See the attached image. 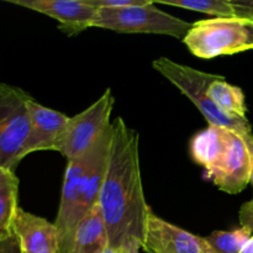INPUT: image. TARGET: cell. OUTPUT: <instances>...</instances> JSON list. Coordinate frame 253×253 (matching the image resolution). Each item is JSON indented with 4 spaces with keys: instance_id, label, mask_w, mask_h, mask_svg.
<instances>
[{
    "instance_id": "6da1fadb",
    "label": "cell",
    "mask_w": 253,
    "mask_h": 253,
    "mask_svg": "<svg viewBox=\"0 0 253 253\" xmlns=\"http://www.w3.org/2000/svg\"><path fill=\"white\" fill-rule=\"evenodd\" d=\"M110 152L99 207L105 221L109 245L120 249L127 240L143 245L151 209L143 193L137 131L123 118L111 123Z\"/></svg>"
},
{
    "instance_id": "7a4b0ae2",
    "label": "cell",
    "mask_w": 253,
    "mask_h": 253,
    "mask_svg": "<svg viewBox=\"0 0 253 253\" xmlns=\"http://www.w3.org/2000/svg\"><path fill=\"white\" fill-rule=\"evenodd\" d=\"M152 66L161 76L165 77L175 88L179 89L180 93L193 101L209 125L229 128L240 136L251 135L252 127L247 118H239L224 113L208 96V86L217 76L198 71L165 57L155 59Z\"/></svg>"
},
{
    "instance_id": "3957f363",
    "label": "cell",
    "mask_w": 253,
    "mask_h": 253,
    "mask_svg": "<svg viewBox=\"0 0 253 253\" xmlns=\"http://www.w3.org/2000/svg\"><path fill=\"white\" fill-rule=\"evenodd\" d=\"M183 43L203 59L250 51L253 49V21L237 16L200 20L192 25Z\"/></svg>"
},
{
    "instance_id": "277c9868",
    "label": "cell",
    "mask_w": 253,
    "mask_h": 253,
    "mask_svg": "<svg viewBox=\"0 0 253 253\" xmlns=\"http://www.w3.org/2000/svg\"><path fill=\"white\" fill-rule=\"evenodd\" d=\"M192 25L163 10L151 0L123 9L98 10L91 27L111 30L120 34H157L182 40Z\"/></svg>"
},
{
    "instance_id": "5b68a950",
    "label": "cell",
    "mask_w": 253,
    "mask_h": 253,
    "mask_svg": "<svg viewBox=\"0 0 253 253\" xmlns=\"http://www.w3.org/2000/svg\"><path fill=\"white\" fill-rule=\"evenodd\" d=\"M31 96L17 86L0 82V168L14 170L24 160L30 132Z\"/></svg>"
},
{
    "instance_id": "8992f818",
    "label": "cell",
    "mask_w": 253,
    "mask_h": 253,
    "mask_svg": "<svg viewBox=\"0 0 253 253\" xmlns=\"http://www.w3.org/2000/svg\"><path fill=\"white\" fill-rule=\"evenodd\" d=\"M114 104L115 98L110 88H108L89 108L69 118L57 142L56 151L61 152L68 161L84 155L111 125L110 116Z\"/></svg>"
},
{
    "instance_id": "52a82bcc",
    "label": "cell",
    "mask_w": 253,
    "mask_h": 253,
    "mask_svg": "<svg viewBox=\"0 0 253 253\" xmlns=\"http://www.w3.org/2000/svg\"><path fill=\"white\" fill-rule=\"evenodd\" d=\"M146 253H216L205 237L190 234L151 210L142 245Z\"/></svg>"
},
{
    "instance_id": "ba28073f",
    "label": "cell",
    "mask_w": 253,
    "mask_h": 253,
    "mask_svg": "<svg viewBox=\"0 0 253 253\" xmlns=\"http://www.w3.org/2000/svg\"><path fill=\"white\" fill-rule=\"evenodd\" d=\"M205 178L227 194H239L247 187L251 178V160L239 133L232 131L224 155L211 169L205 172Z\"/></svg>"
},
{
    "instance_id": "9c48e42d",
    "label": "cell",
    "mask_w": 253,
    "mask_h": 253,
    "mask_svg": "<svg viewBox=\"0 0 253 253\" xmlns=\"http://www.w3.org/2000/svg\"><path fill=\"white\" fill-rule=\"evenodd\" d=\"M7 2L57 20L58 30L68 36L91 27L98 12L84 0H7Z\"/></svg>"
},
{
    "instance_id": "30bf717a",
    "label": "cell",
    "mask_w": 253,
    "mask_h": 253,
    "mask_svg": "<svg viewBox=\"0 0 253 253\" xmlns=\"http://www.w3.org/2000/svg\"><path fill=\"white\" fill-rule=\"evenodd\" d=\"M30 132L24 148V157L37 151H56L57 142L69 118L59 111L41 105L34 98L29 101Z\"/></svg>"
},
{
    "instance_id": "8fae6325",
    "label": "cell",
    "mask_w": 253,
    "mask_h": 253,
    "mask_svg": "<svg viewBox=\"0 0 253 253\" xmlns=\"http://www.w3.org/2000/svg\"><path fill=\"white\" fill-rule=\"evenodd\" d=\"M12 231L19 239L24 253H57L59 239L54 222L19 208Z\"/></svg>"
},
{
    "instance_id": "7c38bea8",
    "label": "cell",
    "mask_w": 253,
    "mask_h": 253,
    "mask_svg": "<svg viewBox=\"0 0 253 253\" xmlns=\"http://www.w3.org/2000/svg\"><path fill=\"white\" fill-rule=\"evenodd\" d=\"M232 130L221 126L209 125L198 132L190 141V155L205 172L211 169L224 155L230 142Z\"/></svg>"
},
{
    "instance_id": "4fadbf2b",
    "label": "cell",
    "mask_w": 253,
    "mask_h": 253,
    "mask_svg": "<svg viewBox=\"0 0 253 253\" xmlns=\"http://www.w3.org/2000/svg\"><path fill=\"white\" fill-rule=\"evenodd\" d=\"M108 246V230L98 204L77 227L71 253H103Z\"/></svg>"
},
{
    "instance_id": "5bb4252c",
    "label": "cell",
    "mask_w": 253,
    "mask_h": 253,
    "mask_svg": "<svg viewBox=\"0 0 253 253\" xmlns=\"http://www.w3.org/2000/svg\"><path fill=\"white\" fill-rule=\"evenodd\" d=\"M19 178L14 170L0 168V237L12 232L19 210Z\"/></svg>"
},
{
    "instance_id": "9a60e30c",
    "label": "cell",
    "mask_w": 253,
    "mask_h": 253,
    "mask_svg": "<svg viewBox=\"0 0 253 253\" xmlns=\"http://www.w3.org/2000/svg\"><path fill=\"white\" fill-rule=\"evenodd\" d=\"M208 96L224 113L239 118H247L244 91L240 86L227 83L224 77L217 76V78L209 84Z\"/></svg>"
},
{
    "instance_id": "2e32d148",
    "label": "cell",
    "mask_w": 253,
    "mask_h": 253,
    "mask_svg": "<svg viewBox=\"0 0 253 253\" xmlns=\"http://www.w3.org/2000/svg\"><path fill=\"white\" fill-rule=\"evenodd\" d=\"M155 4L175 6L180 9L190 10V11L204 12L208 15H214L215 17H232L236 16L230 0H157Z\"/></svg>"
},
{
    "instance_id": "e0dca14e",
    "label": "cell",
    "mask_w": 253,
    "mask_h": 253,
    "mask_svg": "<svg viewBox=\"0 0 253 253\" xmlns=\"http://www.w3.org/2000/svg\"><path fill=\"white\" fill-rule=\"evenodd\" d=\"M252 235L250 230L240 227L232 231H214L205 239L216 253H240Z\"/></svg>"
},
{
    "instance_id": "ac0fdd59",
    "label": "cell",
    "mask_w": 253,
    "mask_h": 253,
    "mask_svg": "<svg viewBox=\"0 0 253 253\" xmlns=\"http://www.w3.org/2000/svg\"><path fill=\"white\" fill-rule=\"evenodd\" d=\"M88 5L96 10L103 9H123V7L133 6L142 2V0H84Z\"/></svg>"
},
{
    "instance_id": "d6986e66",
    "label": "cell",
    "mask_w": 253,
    "mask_h": 253,
    "mask_svg": "<svg viewBox=\"0 0 253 253\" xmlns=\"http://www.w3.org/2000/svg\"><path fill=\"white\" fill-rule=\"evenodd\" d=\"M237 17L253 21V0H230Z\"/></svg>"
},
{
    "instance_id": "ffe728a7",
    "label": "cell",
    "mask_w": 253,
    "mask_h": 253,
    "mask_svg": "<svg viewBox=\"0 0 253 253\" xmlns=\"http://www.w3.org/2000/svg\"><path fill=\"white\" fill-rule=\"evenodd\" d=\"M0 253H24L14 231L7 236L0 237Z\"/></svg>"
},
{
    "instance_id": "44dd1931",
    "label": "cell",
    "mask_w": 253,
    "mask_h": 253,
    "mask_svg": "<svg viewBox=\"0 0 253 253\" xmlns=\"http://www.w3.org/2000/svg\"><path fill=\"white\" fill-rule=\"evenodd\" d=\"M239 220L241 227L250 230L253 234V198L242 204L239 212Z\"/></svg>"
},
{
    "instance_id": "7402d4cb",
    "label": "cell",
    "mask_w": 253,
    "mask_h": 253,
    "mask_svg": "<svg viewBox=\"0 0 253 253\" xmlns=\"http://www.w3.org/2000/svg\"><path fill=\"white\" fill-rule=\"evenodd\" d=\"M140 249H142V245L137 240H127L120 246V253H140Z\"/></svg>"
},
{
    "instance_id": "603a6c76",
    "label": "cell",
    "mask_w": 253,
    "mask_h": 253,
    "mask_svg": "<svg viewBox=\"0 0 253 253\" xmlns=\"http://www.w3.org/2000/svg\"><path fill=\"white\" fill-rule=\"evenodd\" d=\"M244 138L245 143H246L247 151L250 153V160H251V178H250V183L252 184L253 187V133L251 135H246V136H241Z\"/></svg>"
},
{
    "instance_id": "cb8c5ba5",
    "label": "cell",
    "mask_w": 253,
    "mask_h": 253,
    "mask_svg": "<svg viewBox=\"0 0 253 253\" xmlns=\"http://www.w3.org/2000/svg\"><path fill=\"white\" fill-rule=\"evenodd\" d=\"M240 253H253V235L251 236V239L246 242V245H245L244 249L241 250Z\"/></svg>"
},
{
    "instance_id": "d4e9b609",
    "label": "cell",
    "mask_w": 253,
    "mask_h": 253,
    "mask_svg": "<svg viewBox=\"0 0 253 253\" xmlns=\"http://www.w3.org/2000/svg\"><path fill=\"white\" fill-rule=\"evenodd\" d=\"M103 253H120V249H114V247L108 246Z\"/></svg>"
}]
</instances>
